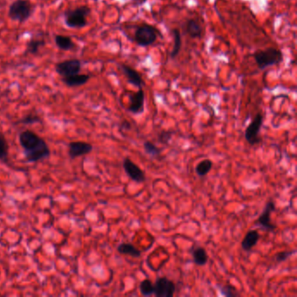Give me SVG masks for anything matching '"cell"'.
<instances>
[{
	"label": "cell",
	"instance_id": "cell-8",
	"mask_svg": "<svg viewBox=\"0 0 297 297\" xmlns=\"http://www.w3.org/2000/svg\"><path fill=\"white\" fill-rule=\"evenodd\" d=\"M154 294L156 297H173L176 291V286L173 281L166 277H158L155 280Z\"/></svg>",
	"mask_w": 297,
	"mask_h": 297
},
{
	"label": "cell",
	"instance_id": "cell-4",
	"mask_svg": "<svg viewBox=\"0 0 297 297\" xmlns=\"http://www.w3.org/2000/svg\"><path fill=\"white\" fill-rule=\"evenodd\" d=\"M254 60L256 61L258 67L261 70L267 68L269 66L279 65L283 60V52L279 49L270 47L266 50H259L253 54Z\"/></svg>",
	"mask_w": 297,
	"mask_h": 297
},
{
	"label": "cell",
	"instance_id": "cell-19",
	"mask_svg": "<svg viewBox=\"0 0 297 297\" xmlns=\"http://www.w3.org/2000/svg\"><path fill=\"white\" fill-rule=\"evenodd\" d=\"M46 46V40L45 39H39V38H33L31 40H29L28 43L26 45V52L29 54H37L40 49Z\"/></svg>",
	"mask_w": 297,
	"mask_h": 297
},
{
	"label": "cell",
	"instance_id": "cell-5",
	"mask_svg": "<svg viewBox=\"0 0 297 297\" xmlns=\"http://www.w3.org/2000/svg\"><path fill=\"white\" fill-rule=\"evenodd\" d=\"M158 32L159 31L154 26L143 24L135 31V42L140 46H151L157 40Z\"/></svg>",
	"mask_w": 297,
	"mask_h": 297
},
{
	"label": "cell",
	"instance_id": "cell-27",
	"mask_svg": "<svg viewBox=\"0 0 297 297\" xmlns=\"http://www.w3.org/2000/svg\"><path fill=\"white\" fill-rule=\"evenodd\" d=\"M220 293L224 296L227 297H235L240 296V293L238 292L237 289L234 288V286L230 285V284H227V285L223 286L220 289Z\"/></svg>",
	"mask_w": 297,
	"mask_h": 297
},
{
	"label": "cell",
	"instance_id": "cell-26",
	"mask_svg": "<svg viewBox=\"0 0 297 297\" xmlns=\"http://www.w3.org/2000/svg\"><path fill=\"white\" fill-rule=\"evenodd\" d=\"M42 121L41 118L39 116V115H36V114H29V115H26L25 117L20 119L18 121L16 122V125H18V124H22V125H33V124H37V123H40Z\"/></svg>",
	"mask_w": 297,
	"mask_h": 297
},
{
	"label": "cell",
	"instance_id": "cell-10",
	"mask_svg": "<svg viewBox=\"0 0 297 297\" xmlns=\"http://www.w3.org/2000/svg\"><path fill=\"white\" fill-rule=\"evenodd\" d=\"M123 169L128 177L135 182L142 183L146 180L144 171L129 158H125L123 160Z\"/></svg>",
	"mask_w": 297,
	"mask_h": 297
},
{
	"label": "cell",
	"instance_id": "cell-16",
	"mask_svg": "<svg viewBox=\"0 0 297 297\" xmlns=\"http://www.w3.org/2000/svg\"><path fill=\"white\" fill-rule=\"evenodd\" d=\"M54 43L58 48L62 51H72L77 46L71 37L66 35H55Z\"/></svg>",
	"mask_w": 297,
	"mask_h": 297
},
{
	"label": "cell",
	"instance_id": "cell-28",
	"mask_svg": "<svg viewBox=\"0 0 297 297\" xmlns=\"http://www.w3.org/2000/svg\"><path fill=\"white\" fill-rule=\"evenodd\" d=\"M172 136H173V132L172 131H161L160 134L158 135L157 140L160 144H166L168 145L172 140Z\"/></svg>",
	"mask_w": 297,
	"mask_h": 297
},
{
	"label": "cell",
	"instance_id": "cell-14",
	"mask_svg": "<svg viewBox=\"0 0 297 297\" xmlns=\"http://www.w3.org/2000/svg\"><path fill=\"white\" fill-rule=\"evenodd\" d=\"M120 68L123 73L126 76L128 83L131 84L133 86H137L139 88H141V86L143 85V80L140 73L137 71H135V69L126 66L125 64H121L120 66Z\"/></svg>",
	"mask_w": 297,
	"mask_h": 297
},
{
	"label": "cell",
	"instance_id": "cell-7",
	"mask_svg": "<svg viewBox=\"0 0 297 297\" xmlns=\"http://www.w3.org/2000/svg\"><path fill=\"white\" fill-rule=\"evenodd\" d=\"M263 116L261 114H257L246 128L245 139L247 142L250 146H254L261 142V138L259 137L261 127L263 126Z\"/></svg>",
	"mask_w": 297,
	"mask_h": 297
},
{
	"label": "cell",
	"instance_id": "cell-17",
	"mask_svg": "<svg viewBox=\"0 0 297 297\" xmlns=\"http://www.w3.org/2000/svg\"><path fill=\"white\" fill-rule=\"evenodd\" d=\"M117 251L121 254H126L133 257L139 258L141 255V252L131 243H121L117 247Z\"/></svg>",
	"mask_w": 297,
	"mask_h": 297
},
{
	"label": "cell",
	"instance_id": "cell-13",
	"mask_svg": "<svg viewBox=\"0 0 297 297\" xmlns=\"http://www.w3.org/2000/svg\"><path fill=\"white\" fill-rule=\"evenodd\" d=\"M91 80V76L89 75H71L67 77L61 78V80L66 86L75 88V87H80V86H85L89 80Z\"/></svg>",
	"mask_w": 297,
	"mask_h": 297
},
{
	"label": "cell",
	"instance_id": "cell-29",
	"mask_svg": "<svg viewBox=\"0 0 297 297\" xmlns=\"http://www.w3.org/2000/svg\"><path fill=\"white\" fill-rule=\"evenodd\" d=\"M294 253H295V250L279 252V253L274 255V257H275V260L277 261L278 263H283V262L288 260L289 257H291L292 254H294Z\"/></svg>",
	"mask_w": 297,
	"mask_h": 297
},
{
	"label": "cell",
	"instance_id": "cell-12",
	"mask_svg": "<svg viewBox=\"0 0 297 297\" xmlns=\"http://www.w3.org/2000/svg\"><path fill=\"white\" fill-rule=\"evenodd\" d=\"M128 111L134 115H140L144 112V101H145V94L142 89L135 92H132L129 95Z\"/></svg>",
	"mask_w": 297,
	"mask_h": 297
},
{
	"label": "cell",
	"instance_id": "cell-21",
	"mask_svg": "<svg viewBox=\"0 0 297 297\" xmlns=\"http://www.w3.org/2000/svg\"><path fill=\"white\" fill-rule=\"evenodd\" d=\"M212 169H213L212 160L207 159V160H203L202 161L198 163L197 166L195 168V172H196L198 176L204 177L209 174V172L211 171Z\"/></svg>",
	"mask_w": 297,
	"mask_h": 297
},
{
	"label": "cell",
	"instance_id": "cell-11",
	"mask_svg": "<svg viewBox=\"0 0 297 297\" xmlns=\"http://www.w3.org/2000/svg\"><path fill=\"white\" fill-rule=\"evenodd\" d=\"M92 146L86 141H71L68 145V155L71 159L85 156L92 151Z\"/></svg>",
	"mask_w": 297,
	"mask_h": 297
},
{
	"label": "cell",
	"instance_id": "cell-9",
	"mask_svg": "<svg viewBox=\"0 0 297 297\" xmlns=\"http://www.w3.org/2000/svg\"><path fill=\"white\" fill-rule=\"evenodd\" d=\"M276 207L273 200H269L266 204L265 208L256 220V225L267 231H274L276 229V226L271 223V214L275 211Z\"/></svg>",
	"mask_w": 297,
	"mask_h": 297
},
{
	"label": "cell",
	"instance_id": "cell-2",
	"mask_svg": "<svg viewBox=\"0 0 297 297\" xmlns=\"http://www.w3.org/2000/svg\"><path fill=\"white\" fill-rule=\"evenodd\" d=\"M91 8L87 6H78L75 9H67L64 12V22L68 28L82 29L88 25Z\"/></svg>",
	"mask_w": 297,
	"mask_h": 297
},
{
	"label": "cell",
	"instance_id": "cell-25",
	"mask_svg": "<svg viewBox=\"0 0 297 297\" xmlns=\"http://www.w3.org/2000/svg\"><path fill=\"white\" fill-rule=\"evenodd\" d=\"M9 155V145L6 137L0 134V160L7 162Z\"/></svg>",
	"mask_w": 297,
	"mask_h": 297
},
{
	"label": "cell",
	"instance_id": "cell-22",
	"mask_svg": "<svg viewBox=\"0 0 297 297\" xmlns=\"http://www.w3.org/2000/svg\"><path fill=\"white\" fill-rule=\"evenodd\" d=\"M172 33L174 35L175 44H174V48H173L171 53H170V57H171L172 59H175V58L179 54L180 48H181V35H180V30H179V29H174V30H172Z\"/></svg>",
	"mask_w": 297,
	"mask_h": 297
},
{
	"label": "cell",
	"instance_id": "cell-30",
	"mask_svg": "<svg viewBox=\"0 0 297 297\" xmlns=\"http://www.w3.org/2000/svg\"><path fill=\"white\" fill-rule=\"evenodd\" d=\"M121 126H122L123 129L124 130H129V129L131 128V125H130V123L128 121H124L121 124Z\"/></svg>",
	"mask_w": 297,
	"mask_h": 297
},
{
	"label": "cell",
	"instance_id": "cell-23",
	"mask_svg": "<svg viewBox=\"0 0 297 297\" xmlns=\"http://www.w3.org/2000/svg\"><path fill=\"white\" fill-rule=\"evenodd\" d=\"M140 291L144 296H151L154 294L155 286L149 279H145L140 283Z\"/></svg>",
	"mask_w": 297,
	"mask_h": 297
},
{
	"label": "cell",
	"instance_id": "cell-1",
	"mask_svg": "<svg viewBox=\"0 0 297 297\" xmlns=\"http://www.w3.org/2000/svg\"><path fill=\"white\" fill-rule=\"evenodd\" d=\"M26 160L30 163L39 162L51 155L48 144L43 138L31 130L21 132L18 136Z\"/></svg>",
	"mask_w": 297,
	"mask_h": 297
},
{
	"label": "cell",
	"instance_id": "cell-24",
	"mask_svg": "<svg viewBox=\"0 0 297 297\" xmlns=\"http://www.w3.org/2000/svg\"><path fill=\"white\" fill-rule=\"evenodd\" d=\"M143 147H144V150L146 154L150 155L151 157H159L161 154V149L158 147L157 146H155V144L151 141H145L143 144Z\"/></svg>",
	"mask_w": 297,
	"mask_h": 297
},
{
	"label": "cell",
	"instance_id": "cell-3",
	"mask_svg": "<svg viewBox=\"0 0 297 297\" xmlns=\"http://www.w3.org/2000/svg\"><path fill=\"white\" fill-rule=\"evenodd\" d=\"M34 11L30 0H15L8 9V17L20 24L25 23L31 17Z\"/></svg>",
	"mask_w": 297,
	"mask_h": 297
},
{
	"label": "cell",
	"instance_id": "cell-6",
	"mask_svg": "<svg viewBox=\"0 0 297 297\" xmlns=\"http://www.w3.org/2000/svg\"><path fill=\"white\" fill-rule=\"evenodd\" d=\"M81 69L82 62L78 59L63 60L55 65V71L61 78L80 73Z\"/></svg>",
	"mask_w": 297,
	"mask_h": 297
},
{
	"label": "cell",
	"instance_id": "cell-15",
	"mask_svg": "<svg viewBox=\"0 0 297 297\" xmlns=\"http://www.w3.org/2000/svg\"><path fill=\"white\" fill-rule=\"evenodd\" d=\"M260 234L257 230H255V229L249 230L246 234L245 237L242 242V249L244 251H250L254 246L257 244L258 242L260 240Z\"/></svg>",
	"mask_w": 297,
	"mask_h": 297
},
{
	"label": "cell",
	"instance_id": "cell-18",
	"mask_svg": "<svg viewBox=\"0 0 297 297\" xmlns=\"http://www.w3.org/2000/svg\"><path fill=\"white\" fill-rule=\"evenodd\" d=\"M186 30L189 36L193 38V39L200 38L201 36V33H202V29H201L200 24L196 20H193V18L188 20L186 25Z\"/></svg>",
	"mask_w": 297,
	"mask_h": 297
},
{
	"label": "cell",
	"instance_id": "cell-20",
	"mask_svg": "<svg viewBox=\"0 0 297 297\" xmlns=\"http://www.w3.org/2000/svg\"><path fill=\"white\" fill-rule=\"evenodd\" d=\"M193 258H194V263L198 266L206 265L209 260L206 250L201 247L194 249L193 252Z\"/></svg>",
	"mask_w": 297,
	"mask_h": 297
}]
</instances>
